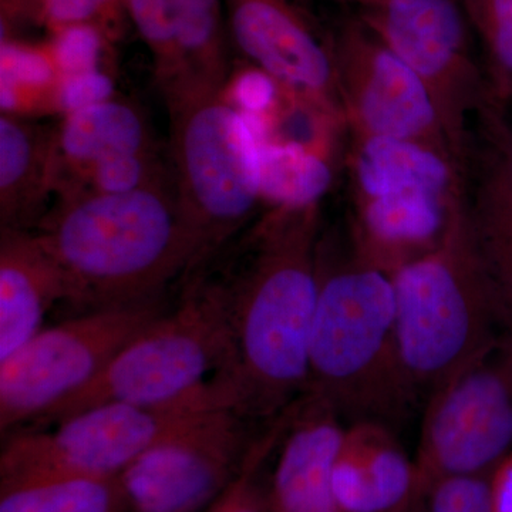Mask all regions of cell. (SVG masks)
Listing matches in <instances>:
<instances>
[{
    "label": "cell",
    "mask_w": 512,
    "mask_h": 512,
    "mask_svg": "<svg viewBox=\"0 0 512 512\" xmlns=\"http://www.w3.org/2000/svg\"><path fill=\"white\" fill-rule=\"evenodd\" d=\"M0 512H130L119 477L0 480Z\"/></svg>",
    "instance_id": "cell-22"
},
{
    "label": "cell",
    "mask_w": 512,
    "mask_h": 512,
    "mask_svg": "<svg viewBox=\"0 0 512 512\" xmlns=\"http://www.w3.org/2000/svg\"><path fill=\"white\" fill-rule=\"evenodd\" d=\"M247 417L198 413L120 474L130 512H202L238 476L252 441Z\"/></svg>",
    "instance_id": "cell-11"
},
{
    "label": "cell",
    "mask_w": 512,
    "mask_h": 512,
    "mask_svg": "<svg viewBox=\"0 0 512 512\" xmlns=\"http://www.w3.org/2000/svg\"><path fill=\"white\" fill-rule=\"evenodd\" d=\"M262 200L271 207L319 204L333 183L329 158L295 144H261Z\"/></svg>",
    "instance_id": "cell-23"
},
{
    "label": "cell",
    "mask_w": 512,
    "mask_h": 512,
    "mask_svg": "<svg viewBox=\"0 0 512 512\" xmlns=\"http://www.w3.org/2000/svg\"><path fill=\"white\" fill-rule=\"evenodd\" d=\"M483 49L495 117L512 103V0H460Z\"/></svg>",
    "instance_id": "cell-25"
},
{
    "label": "cell",
    "mask_w": 512,
    "mask_h": 512,
    "mask_svg": "<svg viewBox=\"0 0 512 512\" xmlns=\"http://www.w3.org/2000/svg\"><path fill=\"white\" fill-rule=\"evenodd\" d=\"M481 133H485L493 138L495 143L503 148L512 164V128L501 117H498V119H494L487 127L483 128Z\"/></svg>",
    "instance_id": "cell-32"
},
{
    "label": "cell",
    "mask_w": 512,
    "mask_h": 512,
    "mask_svg": "<svg viewBox=\"0 0 512 512\" xmlns=\"http://www.w3.org/2000/svg\"><path fill=\"white\" fill-rule=\"evenodd\" d=\"M291 412L282 413L261 437L252 441L244 466L224 493L202 512H265V491L258 483V473L266 458L281 444Z\"/></svg>",
    "instance_id": "cell-27"
},
{
    "label": "cell",
    "mask_w": 512,
    "mask_h": 512,
    "mask_svg": "<svg viewBox=\"0 0 512 512\" xmlns=\"http://www.w3.org/2000/svg\"><path fill=\"white\" fill-rule=\"evenodd\" d=\"M480 136L464 170V204L485 271L512 323V164L493 138Z\"/></svg>",
    "instance_id": "cell-18"
},
{
    "label": "cell",
    "mask_w": 512,
    "mask_h": 512,
    "mask_svg": "<svg viewBox=\"0 0 512 512\" xmlns=\"http://www.w3.org/2000/svg\"><path fill=\"white\" fill-rule=\"evenodd\" d=\"M461 197L423 188L355 197L350 249L363 264L393 278L440 244Z\"/></svg>",
    "instance_id": "cell-14"
},
{
    "label": "cell",
    "mask_w": 512,
    "mask_h": 512,
    "mask_svg": "<svg viewBox=\"0 0 512 512\" xmlns=\"http://www.w3.org/2000/svg\"><path fill=\"white\" fill-rule=\"evenodd\" d=\"M305 394L339 416L379 421L416 397L403 365L392 278L323 232Z\"/></svg>",
    "instance_id": "cell-3"
},
{
    "label": "cell",
    "mask_w": 512,
    "mask_h": 512,
    "mask_svg": "<svg viewBox=\"0 0 512 512\" xmlns=\"http://www.w3.org/2000/svg\"><path fill=\"white\" fill-rule=\"evenodd\" d=\"M35 234L79 312L156 302L194 266L171 170L137 190L59 198Z\"/></svg>",
    "instance_id": "cell-2"
},
{
    "label": "cell",
    "mask_w": 512,
    "mask_h": 512,
    "mask_svg": "<svg viewBox=\"0 0 512 512\" xmlns=\"http://www.w3.org/2000/svg\"><path fill=\"white\" fill-rule=\"evenodd\" d=\"M345 434L362 458L380 512H393L413 497L414 460L383 421L356 420Z\"/></svg>",
    "instance_id": "cell-24"
},
{
    "label": "cell",
    "mask_w": 512,
    "mask_h": 512,
    "mask_svg": "<svg viewBox=\"0 0 512 512\" xmlns=\"http://www.w3.org/2000/svg\"><path fill=\"white\" fill-rule=\"evenodd\" d=\"M157 151L143 111L131 101L104 97L64 114L55 127L52 192L69 195L90 171L117 158Z\"/></svg>",
    "instance_id": "cell-16"
},
{
    "label": "cell",
    "mask_w": 512,
    "mask_h": 512,
    "mask_svg": "<svg viewBox=\"0 0 512 512\" xmlns=\"http://www.w3.org/2000/svg\"><path fill=\"white\" fill-rule=\"evenodd\" d=\"M491 512H512V450L488 476Z\"/></svg>",
    "instance_id": "cell-31"
},
{
    "label": "cell",
    "mask_w": 512,
    "mask_h": 512,
    "mask_svg": "<svg viewBox=\"0 0 512 512\" xmlns=\"http://www.w3.org/2000/svg\"><path fill=\"white\" fill-rule=\"evenodd\" d=\"M488 476L444 478L424 497V512H491Z\"/></svg>",
    "instance_id": "cell-30"
},
{
    "label": "cell",
    "mask_w": 512,
    "mask_h": 512,
    "mask_svg": "<svg viewBox=\"0 0 512 512\" xmlns=\"http://www.w3.org/2000/svg\"><path fill=\"white\" fill-rule=\"evenodd\" d=\"M55 127L12 113L0 116V229L32 231L52 195Z\"/></svg>",
    "instance_id": "cell-20"
},
{
    "label": "cell",
    "mask_w": 512,
    "mask_h": 512,
    "mask_svg": "<svg viewBox=\"0 0 512 512\" xmlns=\"http://www.w3.org/2000/svg\"><path fill=\"white\" fill-rule=\"evenodd\" d=\"M59 302L66 282L35 231L0 229V360L39 333Z\"/></svg>",
    "instance_id": "cell-17"
},
{
    "label": "cell",
    "mask_w": 512,
    "mask_h": 512,
    "mask_svg": "<svg viewBox=\"0 0 512 512\" xmlns=\"http://www.w3.org/2000/svg\"><path fill=\"white\" fill-rule=\"evenodd\" d=\"M332 43L350 134L413 141L456 163L426 87L380 37L357 19L343 23Z\"/></svg>",
    "instance_id": "cell-12"
},
{
    "label": "cell",
    "mask_w": 512,
    "mask_h": 512,
    "mask_svg": "<svg viewBox=\"0 0 512 512\" xmlns=\"http://www.w3.org/2000/svg\"><path fill=\"white\" fill-rule=\"evenodd\" d=\"M229 42L224 0H183L173 69L160 89L165 104L224 93L231 73Z\"/></svg>",
    "instance_id": "cell-21"
},
{
    "label": "cell",
    "mask_w": 512,
    "mask_h": 512,
    "mask_svg": "<svg viewBox=\"0 0 512 512\" xmlns=\"http://www.w3.org/2000/svg\"><path fill=\"white\" fill-rule=\"evenodd\" d=\"M359 19L424 84L464 175L477 136L495 113L460 0H377L360 6Z\"/></svg>",
    "instance_id": "cell-8"
},
{
    "label": "cell",
    "mask_w": 512,
    "mask_h": 512,
    "mask_svg": "<svg viewBox=\"0 0 512 512\" xmlns=\"http://www.w3.org/2000/svg\"><path fill=\"white\" fill-rule=\"evenodd\" d=\"M124 0H2V22L23 19L45 26L55 35L76 26H99Z\"/></svg>",
    "instance_id": "cell-26"
},
{
    "label": "cell",
    "mask_w": 512,
    "mask_h": 512,
    "mask_svg": "<svg viewBox=\"0 0 512 512\" xmlns=\"http://www.w3.org/2000/svg\"><path fill=\"white\" fill-rule=\"evenodd\" d=\"M393 512H424V497H413Z\"/></svg>",
    "instance_id": "cell-33"
},
{
    "label": "cell",
    "mask_w": 512,
    "mask_h": 512,
    "mask_svg": "<svg viewBox=\"0 0 512 512\" xmlns=\"http://www.w3.org/2000/svg\"><path fill=\"white\" fill-rule=\"evenodd\" d=\"M350 136L355 197H375L406 188H423L446 197L463 194V173L439 151L399 138Z\"/></svg>",
    "instance_id": "cell-19"
},
{
    "label": "cell",
    "mask_w": 512,
    "mask_h": 512,
    "mask_svg": "<svg viewBox=\"0 0 512 512\" xmlns=\"http://www.w3.org/2000/svg\"><path fill=\"white\" fill-rule=\"evenodd\" d=\"M330 478L340 511L380 512L362 458L352 441L346 437L345 429L333 457Z\"/></svg>",
    "instance_id": "cell-29"
},
{
    "label": "cell",
    "mask_w": 512,
    "mask_h": 512,
    "mask_svg": "<svg viewBox=\"0 0 512 512\" xmlns=\"http://www.w3.org/2000/svg\"><path fill=\"white\" fill-rule=\"evenodd\" d=\"M180 303L158 315L79 393L53 407L36 427L107 403L218 404L211 383L228 362L227 302L218 276L187 279ZM222 409V407H221Z\"/></svg>",
    "instance_id": "cell-5"
},
{
    "label": "cell",
    "mask_w": 512,
    "mask_h": 512,
    "mask_svg": "<svg viewBox=\"0 0 512 512\" xmlns=\"http://www.w3.org/2000/svg\"><path fill=\"white\" fill-rule=\"evenodd\" d=\"M138 35L150 50L158 87L173 69L175 30L183 0H124Z\"/></svg>",
    "instance_id": "cell-28"
},
{
    "label": "cell",
    "mask_w": 512,
    "mask_h": 512,
    "mask_svg": "<svg viewBox=\"0 0 512 512\" xmlns=\"http://www.w3.org/2000/svg\"><path fill=\"white\" fill-rule=\"evenodd\" d=\"M214 404L173 406L107 403L47 429L9 434L0 480L42 476L119 477L144 451Z\"/></svg>",
    "instance_id": "cell-10"
},
{
    "label": "cell",
    "mask_w": 512,
    "mask_h": 512,
    "mask_svg": "<svg viewBox=\"0 0 512 512\" xmlns=\"http://www.w3.org/2000/svg\"><path fill=\"white\" fill-rule=\"evenodd\" d=\"M225 8L232 45L278 93L346 123L332 36L323 35L292 0H227Z\"/></svg>",
    "instance_id": "cell-13"
},
{
    "label": "cell",
    "mask_w": 512,
    "mask_h": 512,
    "mask_svg": "<svg viewBox=\"0 0 512 512\" xmlns=\"http://www.w3.org/2000/svg\"><path fill=\"white\" fill-rule=\"evenodd\" d=\"M167 107L168 164L194 244L191 278L231 247L264 201L261 144L224 93Z\"/></svg>",
    "instance_id": "cell-6"
},
{
    "label": "cell",
    "mask_w": 512,
    "mask_h": 512,
    "mask_svg": "<svg viewBox=\"0 0 512 512\" xmlns=\"http://www.w3.org/2000/svg\"><path fill=\"white\" fill-rule=\"evenodd\" d=\"M338 2H353L357 3V5L365 6L369 5V3L377 2V0H338Z\"/></svg>",
    "instance_id": "cell-34"
},
{
    "label": "cell",
    "mask_w": 512,
    "mask_h": 512,
    "mask_svg": "<svg viewBox=\"0 0 512 512\" xmlns=\"http://www.w3.org/2000/svg\"><path fill=\"white\" fill-rule=\"evenodd\" d=\"M512 450V323L429 393L414 456V497L444 478L488 476Z\"/></svg>",
    "instance_id": "cell-7"
},
{
    "label": "cell",
    "mask_w": 512,
    "mask_h": 512,
    "mask_svg": "<svg viewBox=\"0 0 512 512\" xmlns=\"http://www.w3.org/2000/svg\"><path fill=\"white\" fill-rule=\"evenodd\" d=\"M320 237L319 204L271 207L242 235L235 264L218 276L229 355L211 387L224 409L276 419L305 396Z\"/></svg>",
    "instance_id": "cell-1"
},
{
    "label": "cell",
    "mask_w": 512,
    "mask_h": 512,
    "mask_svg": "<svg viewBox=\"0 0 512 512\" xmlns=\"http://www.w3.org/2000/svg\"><path fill=\"white\" fill-rule=\"evenodd\" d=\"M343 429L339 414L319 399L305 394L293 404L265 512H342L330 473Z\"/></svg>",
    "instance_id": "cell-15"
},
{
    "label": "cell",
    "mask_w": 512,
    "mask_h": 512,
    "mask_svg": "<svg viewBox=\"0 0 512 512\" xmlns=\"http://www.w3.org/2000/svg\"><path fill=\"white\" fill-rule=\"evenodd\" d=\"M164 312L160 302L77 312L43 328L0 360L3 436L42 419L106 369L131 339Z\"/></svg>",
    "instance_id": "cell-9"
},
{
    "label": "cell",
    "mask_w": 512,
    "mask_h": 512,
    "mask_svg": "<svg viewBox=\"0 0 512 512\" xmlns=\"http://www.w3.org/2000/svg\"><path fill=\"white\" fill-rule=\"evenodd\" d=\"M392 281L403 365L416 396L510 322L478 252L464 192L440 244Z\"/></svg>",
    "instance_id": "cell-4"
}]
</instances>
